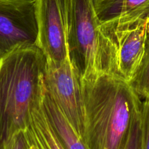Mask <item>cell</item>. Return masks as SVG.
<instances>
[{
    "instance_id": "6da1fadb",
    "label": "cell",
    "mask_w": 149,
    "mask_h": 149,
    "mask_svg": "<svg viewBox=\"0 0 149 149\" xmlns=\"http://www.w3.org/2000/svg\"><path fill=\"white\" fill-rule=\"evenodd\" d=\"M85 111L83 140L88 149H123L143 102L121 78L101 74L82 81Z\"/></svg>"
},
{
    "instance_id": "7a4b0ae2",
    "label": "cell",
    "mask_w": 149,
    "mask_h": 149,
    "mask_svg": "<svg viewBox=\"0 0 149 149\" xmlns=\"http://www.w3.org/2000/svg\"><path fill=\"white\" fill-rule=\"evenodd\" d=\"M46 67L37 45L15 49L0 59V146L25 131L32 110L42 105Z\"/></svg>"
},
{
    "instance_id": "3957f363",
    "label": "cell",
    "mask_w": 149,
    "mask_h": 149,
    "mask_svg": "<svg viewBox=\"0 0 149 149\" xmlns=\"http://www.w3.org/2000/svg\"><path fill=\"white\" fill-rule=\"evenodd\" d=\"M148 29L149 19L130 26L100 24V75H112L130 84L141 61Z\"/></svg>"
},
{
    "instance_id": "277c9868",
    "label": "cell",
    "mask_w": 149,
    "mask_h": 149,
    "mask_svg": "<svg viewBox=\"0 0 149 149\" xmlns=\"http://www.w3.org/2000/svg\"><path fill=\"white\" fill-rule=\"evenodd\" d=\"M100 22L93 0H71L68 26V58L81 81L100 76Z\"/></svg>"
},
{
    "instance_id": "5b68a950",
    "label": "cell",
    "mask_w": 149,
    "mask_h": 149,
    "mask_svg": "<svg viewBox=\"0 0 149 149\" xmlns=\"http://www.w3.org/2000/svg\"><path fill=\"white\" fill-rule=\"evenodd\" d=\"M44 85L69 123L83 139L85 111L82 81L69 58L60 65L47 64Z\"/></svg>"
},
{
    "instance_id": "8992f818",
    "label": "cell",
    "mask_w": 149,
    "mask_h": 149,
    "mask_svg": "<svg viewBox=\"0 0 149 149\" xmlns=\"http://www.w3.org/2000/svg\"><path fill=\"white\" fill-rule=\"evenodd\" d=\"M37 0H0V59L37 45Z\"/></svg>"
},
{
    "instance_id": "52a82bcc",
    "label": "cell",
    "mask_w": 149,
    "mask_h": 149,
    "mask_svg": "<svg viewBox=\"0 0 149 149\" xmlns=\"http://www.w3.org/2000/svg\"><path fill=\"white\" fill-rule=\"evenodd\" d=\"M71 0H37V46L47 64L60 65L68 58L67 26Z\"/></svg>"
},
{
    "instance_id": "ba28073f",
    "label": "cell",
    "mask_w": 149,
    "mask_h": 149,
    "mask_svg": "<svg viewBox=\"0 0 149 149\" xmlns=\"http://www.w3.org/2000/svg\"><path fill=\"white\" fill-rule=\"evenodd\" d=\"M100 24L130 26L149 19V0H93Z\"/></svg>"
},
{
    "instance_id": "9c48e42d",
    "label": "cell",
    "mask_w": 149,
    "mask_h": 149,
    "mask_svg": "<svg viewBox=\"0 0 149 149\" xmlns=\"http://www.w3.org/2000/svg\"><path fill=\"white\" fill-rule=\"evenodd\" d=\"M42 108L63 148L88 149L84 140L77 134L45 88Z\"/></svg>"
},
{
    "instance_id": "30bf717a",
    "label": "cell",
    "mask_w": 149,
    "mask_h": 149,
    "mask_svg": "<svg viewBox=\"0 0 149 149\" xmlns=\"http://www.w3.org/2000/svg\"><path fill=\"white\" fill-rule=\"evenodd\" d=\"M26 149H64L51 128L42 105L32 110L31 122L26 130Z\"/></svg>"
},
{
    "instance_id": "8fae6325",
    "label": "cell",
    "mask_w": 149,
    "mask_h": 149,
    "mask_svg": "<svg viewBox=\"0 0 149 149\" xmlns=\"http://www.w3.org/2000/svg\"><path fill=\"white\" fill-rule=\"evenodd\" d=\"M140 98L149 97V29L148 30L144 53L138 68L130 84Z\"/></svg>"
},
{
    "instance_id": "7c38bea8",
    "label": "cell",
    "mask_w": 149,
    "mask_h": 149,
    "mask_svg": "<svg viewBox=\"0 0 149 149\" xmlns=\"http://www.w3.org/2000/svg\"><path fill=\"white\" fill-rule=\"evenodd\" d=\"M123 149H143L142 110L137 114L134 118L128 138Z\"/></svg>"
},
{
    "instance_id": "4fadbf2b",
    "label": "cell",
    "mask_w": 149,
    "mask_h": 149,
    "mask_svg": "<svg viewBox=\"0 0 149 149\" xmlns=\"http://www.w3.org/2000/svg\"><path fill=\"white\" fill-rule=\"evenodd\" d=\"M27 138L25 131H21L14 134L8 141L0 146V149H26Z\"/></svg>"
},
{
    "instance_id": "5bb4252c",
    "label": "cell",
    "mask_w": 149,
    "mask_h": 149,
    "mask_svg": "<svg viewBox=\"0 0 149 149\" xmlns=\"http://www.w3.org/2000/svg\"><path fill=\"white\" fill-rule=\"evenodd\" d=\"M143 149H149V97L145 99L142 107Z\"/></svg>"
}]
</instances>
